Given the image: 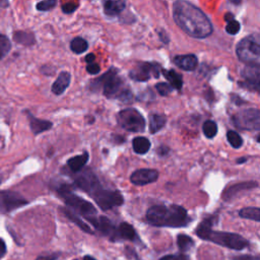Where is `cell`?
<instances>
[{
	"instance_id": "6da1fadb",
	"label": "cell",
	"mask_w": 260,
	"mask_h": 260,
	"mask_svg": "<svg viewBox=\"0 0 260 260\" xmlns=\"http://www.w3.org/2000/svg\"><path fill=\"white\" fill-rule=\"evenodd\" d=\"M173 17L177 25L192 38L204 39L212 32L208 17L198 7L185 0L174 3Z\"/></svg>"
},
{
	"instance_id": "7a4b0ae2",
	"label": "cell",
	"mask_w": 260,
	"mask_h": 260,
	"mask_svg": "<svg viewBox=\"0 0 260 260\" xmlns=\"http://www.w3.org/2000/svg\"><path fill=\"white\" fill-rule=\"evenodd\" d=\"M75 185L86 192L103 210L120 206L124 202L123 195L119 191L105 189L99 182L96 176L88 170L76 177Z\"/></svg>"
},
{
	"instance_id": "3957f363",
	"label": "cell",
	"mask_w": 260,
	"mask_h": 260,
	"mask_svg": "<svg viewBox=\"0 0 260 260\" xmlns=\"http://www.w3.org/2000/svg\"><path fill=\"white\" fill-rule=\"evenodd\" d=\"M146 220L151 225L181 228L191 222L187 210L177 204H157L150 206L146 211Z\"/></svg>"
},
{
	"instance_id": "277c9868",
	"label": "cell",
	"mask_w": 260,
	"mask_h": 260,
	"mask_svg": "<svg viewBox=\"0 0 260 260\" xmlns=\"http://www.w3.org/2000/svg\"><path fill=\"white\" fill-rule=\"evenodd\" d=\"M104 89V94L108 99H118L123 102H128L132 98L131 90L126 87L123 79L118 75L116 68H111L98 81Z\"/></svg>"
},
{
	"instance_id": "5b68a950",
	"label": "cell",
	"mask_w": 260,
	"mask_h": 260,
	"mask_svg": "<svg viewBox=\"0 0 260 260\" xmlns=\"http://www.w3.org/2000/svg\"><path fill=\"white\" fill-rule=\"evenodd\" d=\"M59 196L65 201V203L71 207L74 212L83 215L86 219L96 215V209L89 201L81 198L80 196L74 194L71 188L67 184H62L57 188Z\"/></svg>"
},
{
	"instance_id": "8992f818",
	"label": "cell",
	"mask_w": 260,
	"mask_h": 260,
	"mask_svg": "<svg viewBox=\"0 0 260 260\" xmlns=\"http://www.w3.org/2000/svg\"><path fill=\"white\" fill-rule=\"evenodd\" d=\"M238 58L247 65L259 66L260 63V40L257 34L241 40L236 48Z\"/></svg>"
},
{
	"instance_id": "52a82bcc",
	"label": "cell",
	"mask_w": 260,
	"mask_h": 260,
	"mask_svg": "<svg viewBox=\"0 0 260 260\" xmlns=\"http://www.w3.org/2000/svg\"><path fill=\"white\" fill-rule=\"evenodd\" d=\"M202 240L213 242L217 245L223 246L233 250H243L248 247L249 242L239 234L229 232H217L210 230L203 237Z\"/></svg>"
},
{
	"instance_id": "ba28073f",
	"label": "cell",
	"mask_w": 260,
	"mask_h": 260,
	"mask_svg": "<svg viewBox=\"0 0 260 260\" xmlns=\"http://www.w3.org/2000/svg\"><path fill=\"white\" fill-rule=\"evenodd\" d=\"M119 125L130 132H142L145 129V120L143 116L134 108H128L120 111L117 116Z\"/></svg>"
},
{
	"instance_id": "9c48e42d",
	"label": "cell",
	"mask_w": 260,
	"mask_h": 260,
	"mask_svg": "<svg viewBox=\"0 0 260 260\" xmlns=\"http://www.w3.org/2000/svg\"><path fill=\"white\" fill-rule=\"evenodd\" d=\"M234 124L242 130H259L260 112L257 109L243 110L233 117Z\"/></svg>"
},
{
	"instance_id": "30bf717a",
	"label": "cell",
	"mask_w": 260,
	"mask_h": 260,
	"mask_svg": "<svg viewBox=\"0 0 260 260\" xmlns=\"http://www.w3.org/2000/svg\"><path fill=\"white\" fill-rule=\"evenodd\" d=\"M159 66L155 63L142 62L138 63L137 66L129 72V76L135 81H146L151 76L157 78L159 76Z\"/></svg>"
},
{
	"instance_id": "8fae6325",
	"label": "cell",
	"mask_w": 260,
	"mask_h": 260,
	"mask_svg": "<svg viewBox=\"0 0 260 260\" xmlns=\"http://www.w3.org/2000/svg\"><path fill=\"white\" fill-rule=\"evenodd\" d=\"M27 204L26 199L12 191H0V212H9Z\"/></svg>"
},
{
	"instance_id": "7c38bea8",
	"label": "cell",
	"mask_w": 260,
	"mask_h": 260,
	"mask_svg": "<svg viewBox=\"0 0 260 260\" xmlns=\"http://www.w3.org/2000/svg\"><path fill=\"white\" fill-rule=\"evenodd\" d=\"M241 76L244 79L243 85L249 89L259 91V79H260V69L259 66L247 65L241 71Z\"/></svg>"
},
{
	"instance_id": "4fadbf2b",
	"label": "cell",
	"mask_w": 260,
	"mask_h": 260,
	"mask_svg": "<svg viewBox=\"0 0 260 260\" xmlns=\"http://www.w3.org/2000/svg\"><path fill=\"white\" fill-rule=\"evenodd\" d=\"M158 178V172L152 169H139L133 172L130 176L132 184L137 186H143L153 183Z\"/></svg>"
},
{
	"instance_id": "5bb4252c",
	"label": "cell",
	"mask_w": 260,
	"mask_h": 260,
	"mask_svg": "<svg viewBox=\"0 0 260 260\" xmlns=\"http://www.w3.org/2000/svg\"><path fill=\"white\" fill-rule=\"evenodd\" d=\"M87 220L92 224L93 228H95L99 232H101L105 236L111 237V240L115 233V226L112 223V221L106 217V216H92L87 218Z\"/></svg>"
},
{
	"instance_id": "9a60e30c",
	"label": "cell",
	"mask_w": 260,
	"mask_h": 260,
	"mask_svg": "<svg viewBox=\"0 0 260 260\" xmlns=\"http://www.w3.org/2000/svg\"><path fill=\"white\" fill-rule=\"evenodd\" d=\"M258 187V183L257 182H253V181H248V182H241L238 183L236 185H233L229 188L225 189V191L223 192L222 198L224 200H231L232 198H234L239 192L242 191H246V190H250L253 188Z\"/></svg>"
},
{
	"instance_id": "2e32d148",
	"label": "cell",
	"mask_w": 260,
	"mask_h": 260,
	"mask_svg": "<svg viewBox=\"0 0 260 260\" xmlns=\"http://www.w3.org/2000/svg\"><path fill=\"white\" fill-rule=\"evenodd\" d=\"M135 239H136V232L134 228L127 222H122L119 224L117 229H115V233L112 238V241H117V240L133 241Z\"/></svg>"
},
{
	"instance_id": "e0dca14e",
	"label": "cell",
	"mask_w": 260,
	"mask_h": 260,
	"mask_svg": "<svg viewBox=\"0 0 260 260\" xmlns=\"http://www.w3.org/2000/svg\"><path fill=\"white\" fill-rule=\"evenodd\" d=\"M174 62L177 66H179L183 70L192 71L197 67V57L193 54H187V55H179L174 58Z\"/></svg>"
},
{
	"instance_id": "ac0fdd59",
	"label": "cell",
	"mask_w": 260,
	"mask_h": 260,
	"mask_svg": "<svg viewBox=\"0 0 260 260\" xmlns=\"http://www.w3.org/2000/svg\"><path fill=\"white\" fill-rule=\"evenodd\" d=\"M70 80H71V75L69 72H66V71H62L57 79L54 81L53 85H52V91L53 93L57 94V95H60L62 94L66 89L67 87L69 86L70 84Z\"/></svg>"
},
{
	"instance_id": "d6986e66",
	"label": "cell",
	"mask_w": 260,
	"mask_h": 260,
	"mask_svg": "<svg viewBox=\"0 0 260 260\" xmlns=\"http://www.w3.org/2000/svg\"><path fill=\"white\" fill-rule=\"evenodd\" d=\"M61 210H62V212L64 213V215L69 219V220H71L72 222H74L79 229H81L83 232H85V233H87V234H91V235H93L94 234V232L91 230V228L85 222V221H83V219L80 217V216H78L77 214H76V212H74L73 210H71V209H69V208H65V207H61Z\"/></svg>"
},
{
	"instance_id": "ffe728a7",
	"label": "cell",
	"mask_w": 260,
	"mask_h": 260,
	"mask_svg": "<svg viewBox=\"0 0 260 260\" xmlns=\"http://www.w3.org/2000/svg\"><path fill=\"white\" fill-rule=\"evenodd\" d=\"M27 117H28V120H29L30 130L36 135L52 128V123L50 121L38 119V118L34 117L30 113H27Z\"/></svg>"
},
{
	"instance_id": "44dd1931",
	"label": "cell",
	"mask_w": 260,
	"mask_h": 260,
	"mask_svg": "<svg viewBox=\"0 0 260 260\" xmlns=\"http://www.w3.org/2000/svg\"><path fill=\"white\" fill-rule=\"evenodd\" d=\"M126 6L125 0H104V11L107 15H118Z\"/></svg>"
},
{
	"instance_id": "7402d4cb",
	"label": "cell",
	"mask_w": 260,
	"mask_h": 260,
	"mask_svg": "<svg viewBox=\"0 0 260 260\" xmlns=\"http://www.w3.org/2000/svg\"><path fill=\"white\" fill-rule=\"evenodd\" d=\"M87 160H88V153L85 151L82 154L69 158L67 160V165L72 172L76 173V172H79L85 166Z\"/></svg>"
},
{
	"instance_id": "603a6c76",
	"label": "cell",
	"mask_w": 260,
	"mask_h": 260,
	"mask_svg": "<svg viewBox=\"0 0 260 260\" xmlns=\"http://www.w3.org/2000/svg\"><path fill=\"white\" fill-rule=\"evenodd\" d=\"M217 221V215H210L206 218H204L197 226L196 229V235L202 239V237L207 233L209 232L210 230H212L211 228L213 226V224H215Z\"/></svg>"
},
{
	"instance_id": "cb8c5ba5",
	"label": "cell",
	"mask_w": 260,
	"mask_h": 260,
	"mask_svg": "<svg viewBox=\"0 0 260 260\" xmlns=\"http://www.w3.org/2000/svg\"><path fill=\"white\" fill-rule=\"evenodd\" d=\"M161 72L165 75V77L168 79V81L170 82V85L173 88H176L178 90L182 88L183 79L179 73H177L175 70H166V69H161Z\"/></svg>"
},
{
	"instance_id": "d4e9b609",
	"label": "cell",
	"mask_w": 260,
	"mask_h": 260,
	"mask_svg": "<svg viewBox=\"0 0 260 260\" xmlns=\"http://www.w3.org/2000/svg\"><path fill=\"white\" fill-rule=\"evenodd\" d=\"M167 119L162 115L158 114H151L149 116V131L150 133H155L158 132L160 129L164 128L166 125Z\"/></svg>"
},
{
	"instance_id": "484cf974",
	"label": "cell",
	"mask_w": 260,
	"mask_h": 260,
	"mask_svg": "<svg viewBox=\"0 0 260 260\" xmlns=\"http://www.w3.org/2000/svg\"><path fill=\"white\" fill-rule=\"evenodd\" d=\"M132 145H133V149L136 153L138 154H144L146 153L149 148H150V142L147 138L139 136V137H135L132 141Z\"/></svg>"
},
{
	"instance_id": "4316f807",
	"label": "cell",
	"mask_w": 260,
	"mask_h": 260,
	"mask_svg": "<svg viewBox=\"0 0 260 260\" xmlns=\"http://www.w3.org/2000/svg\"><path fill=\"white\" fill-rule=\"evenodd\" d=\"M13 40L23 46H31L35 44L36 40L32 34L27 32V31H23V30H18L15 31L13 35Z\"/></svg>"
},
{
	"instance_id": "83f0119b",
	"label": "cell",
	"mask_w": 260,
	"mask_h": 260,
	"mask_svg": "<svg viewBox=\"0 0 260 260\" xmlns=\"http://www.w3.org/2000/svg\"><path fill=\"white\" fill-rule=\"evenodd\" d=\"M239 215L243 218L252 219L254 221L260 220V209L258 207H245L239 212Z\"/></svg>"
},
{
	"instance_id": "f1b7e54d",
	"label": "cell",
	"mask_w": 260,
	"mask_h": 260,
	"mask_svg": "<svg viewBox=\"0 0 260 260\" xmlns=\"http://www.w3.org/2000/svg\"><path fill=\"white\" fill-rule=\"evenodd\" d=\"M177 244L182 252L189 251L194 246L193 239L185 234H179L177 237Z\"/></svg>"
},
{
	"instance_id": "f546056e",
	"label": "cell",
	"mask_w": 260,
	"mask_h": 260,
	"mask_svg": "<svg viewBox=\"0 0 260 260\" xmlns=\"http://www.w3.org/2000/svg\"><path fill=\"white\" fill-rule=\"evenodd\" d=\"M87 48H88L87 42L84 39L80 38V37H77V38H75L71 41L70 49L76 54H80V53L85 52L87 50Z\"/></svg>"
},
{
	"instance_id": "4dcf8cb0",
	"label": "cell",
	"mask_w": 260,
	"mask_h": 260,
	"mask_svg": "<svg viewBox=\"0 0 260 260\" xmlns=\"http://www.w3.org/2000/svg\"><path fill=\"white\" fill-rule=\"evenodd\" d=\"M202 130H203L204 135L207 138H213L217 133L216 123L211 121V120H207V121L204 122V124L202 126Z\"/></svg>"
},
{
	"instance_id": "1f68e13d",
	"label": "cell",
	"mask_w": 260,
	"mask_h": 260,
	"mask_svg": "<svg viewBox=\"0 0 260 260\" xmlns=\"http://www.w3.org/2000/svg\"><path fill=\"white\" fill-rule=\"evenodd\" d=\"M226 138H228V141L230 142V144L234 148H240L243 145V139L240 136V134L237 133L236 131H233V130L228 131Z\"/></svg>"
},
{
	"instance_id": "d6a6232c",
	"label": "cell",
	"mask_w": 260,
	"mask_h": 260,
	"mask_svg": "<svg viewBox=\"0 0 260 260\" xmlns=\"http://www.w3.org/2000/svg\"><path fill=\"white\" fill-rule=\"evenodd\" d=\"M11 49V42L5 35H0V60L4 58Z\"/></svg>"
},
{
	"instance_id": "836d02e7",
	"label": "cell",
	"mask_w": 260,
	"mask_h": 260,
	"mask_svg": "<svg viewBox=\"0 0 260 260\" xmlns=\"http://www.w3.org/2000/svg\"><path fill=\"white\" fill-rule=\"evenodd\" d=\"M57 4V0H43L40 1L39 3H37L36 8L39 11H48L51 10L52 8H54Z\"/></svg>"
},
{
	"instance_id": "e575fe53",
	"label": "cell",
	"mask_w": 260,
	"mask_h": 260,
	"mask_svg": "<svg viewBox=\"0 0 260 260\" xmlns=\"http://www.w3.org/2000/svg\"><path fill=\"white\" fill-rule=\"evenodd\" d=\"M240 28H241L240 23H239L236 19H232V20L228 21L225 30H226V32L230 34V35H236V34L239 32Z\"/></svg>"
},
{
	"instance_id": "d590c367",
	"label": "cell",
	"mask_w": 260,
	"mask_h": 260,
	"mask_svg": "<svg viewBox=\"0 0 260 260\" xmlns=\"http://www.w3.org/2000/svg\"><path fill=\"white\" fill-rule=\"evenodd\" d=\"M155 88L156 90L158 91V93L160 95H168L172 92L173 90V87L169 84V83H165V82H160V83H157L155 85Z\"/></svg>"
},
{
	"instance_id": "8d00e7d4",
	"label": "cell",
	"mask_w": 260,
	"mask_h": 260,
	"mask_svg": "<svg viewBox=\"0 0 260 260\" xmlns=\"http://www.w3.org/2000/svg\"><path fill=\"white\" fill-rule=\"evenodd\" d=\"M159 260H190L187 255L184 254H174V255H166L161 257Z\"/></svg>"
},
{
	"instance_id": "74e56055",
	"label": "cell",
	"mask_w": 260,
	"mask_h": 260,
	"mask_svg": "<svg viewBox=\"0 0 260 260\" xmlns=\"http://www.w3.org/2000/svg\"><path fill=\"white\" fill-rule=\"evenodd\" d=\"M86 70L89 74H96L100 71V66L96 63H88L86 66Z\"/></svg>"
},
{
	"instance_id": "f35d334b",
	"label": "cell",
	"mask_w": 260,
	"mask_h": 260,
	"mask_svg": "<svg viewBox=\"0 0 260 260\" xmlns=\"http://www.w3.org/2000/svg\"><path fill=\"white\" fill-rule=\"evenodd\" d=\"M59 257V253H50L39 256L36 260H56Z\"/></svg>"
},
{
	"instance_id": "ab89813d",
	"label": "cell",
	"mask_w": 260,
	"mask_h": 260,
	"mask_svg": "<svg viewBox=\"0 0 260 260\" xmlns=\"http://www.w3.org/2000/svg\"><path fill=\"white\" fill-rule=\"evenodd\" d=\"M76 8H77V5L73 4V3H66V4L62 5V10H63L64 13H71Z\"/></svg>"
},
{
	"instance_id": "60d3db41",
	"label": "cell",
	"mask_w": 260,
	"mask_h": 260,
	"mask_svg": "<svg viewBox=\"0 0 260 260\" xmlns=\"http://www.w3.org/2000/svg\"><path fill=\"white\" fill-rule=\"evenodd\" d=\"M233 260H259V258L254 257V256H250V255H241V256L234 257Z\"/></svg>"
},
{
	"instance_id": "b9f144b4",
	"label": "cell",
	"mask_w": 260,
	"mask_h": 260,
	"mask_svg": "<svg viewBox=\"0 0 260 260\" xmlns=\"http://www.w3.org/2000/svg\"><path fill=\"white\" fill-rule=\"evenodd\" d=\"M6 253V245L3 240L0 239V258H2Z\"/></svg>"
},
{
	"instance_id": "7bdbcfd3",
	"label": "cell",
	"mask_w": 260,
	"mask_h": 260,
	"mask_svg": "<svg viewBox=\"0 0 260 260\" xmlns=\"http://www.w3.org/2000/svg\"><path fill=\"white\" fill-rule=\"evenodd\" d=\"M169 152V148L166 147V146H160L158 149H157V153L161 156V155H166L167 153Z\"/></svg>"
},
{
	"instance_id": "ee69618b",
	"label": "cell",
	"mask_w": 260,
	"mask_h": 260,
	"mask_svg": "<svg viewBox=\"0 0 260 260\" xmlns=\"http://www.w3.org/2000/svg\"><path fill=\"white\" fill-rule=\"evenodd\" d=\"M94 55L93 54H88V55H86V57H85V61L87 62V63H92L93 61H94Z\"/></svg>"
},
{
	"instance_id": "f6af8a7d",
	"label": "cell",
	"mask_w": 260,
	"mask_h": 260,
	"mask_svg": "<svg viewBox=\"0 0 260 260\" xmlns=\"http://www.w3.org/2000/svg\"><path fill=\"white\" fill-rule=\"evenodd\" d=\"M159 37H160V40H161V41H162V42H164V43H166V44H167V43H168V42H169V41H167V40H166V39H165V37H167V36H166V35H165V31H164V30H162V31H160V32H159Z\"/></svg>"
},
{
	"instance_id": "bcb514c9",
	"label": "cell",
	"mask_w": 260,
	"mask_h": 260,
	"mask_svg": "<svg viewBox=\"0 0 260 260\" xmlns=\"http://www.w3.org/2000/svg\"><path fill=\"white\" fill-rule=\"evenodd\" d=\"M8 3V0H0V7H7Z\"/></svg>"
},
{
	"instance_id": "7dc6e473",
	"label": "cell",
	"mask_w": 260,
	"mask_h": 260,
	"mask_svg": "<svg viewBox=\"0 0 260 260\" xmlns=\"http://www.w3.org/2000/svg\"><path fill=\"white\" fill-rule=\"evenodd\" d=\"M246 160H247L246 157H240L239 159H237V164H243V162H245Z\"/></svg>"
},
{
	"instance_id": "c3c4849f",
	"label": "cell",
	"mask_w": 260,
	"mask_h": 260,
	"mask_svg": "<svg viewBox=\"0 0 260 260\" xmlns=\"http://www.w3.org/2000/svg\"><path fill=\"white\" fill-rule=\"evenodd\" d=\"M229 1H230V2H232V3H233V4H236V5H239V4H240V3H241V1H242V0H229Z\"/></svg>"
},
{
	"instance_id": "681fc988",
	"label": "cell",
	"mask_w": 260,
	"mask_h": 260,
	"mask_svg": "<svg viewBox=\"0 0 260 260\" xmlns=\"http://www.w3.org/2000/svg\"><path fill=\"white\" fill-rule=\"evenodd\" d=\"M83 260H96V259H94L93 257L87 255V256H84V257H83Z\"/></svg>"
},
{
	"instance_id": "f907efd6",
	"label": "cell",
	"mask_w": 260,
	"mask_h": 260,
	"mask_svg": "<svg viewBox=\"0 0 260 260\" xmlns=\"http://www.w3.org/2000/svg\"><path fill=\"white\" fill-rule=\"evenodd\" d=\"M74 260H76V259H74Z\"/></svg>"
}]
</instances>
